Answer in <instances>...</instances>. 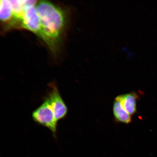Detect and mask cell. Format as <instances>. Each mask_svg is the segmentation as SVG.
Instances as JSON below:
<instances>
[{"label": "cell", "instance_id": "1", "mask_svg": "<svg viewBox=\"0 0 157 157\" xmlns=\"http://www.w3.org/2000/svg\"><path fill=\"white\" fill-rule=\"evenodd\" d=\"M36 8L40 22V38L55 52L65 25L64 13L59 7L49 1H40Z\"/></svg>", "mask_w": 157, "mask_h": 157}, {"label": "cell", "instance_id": "2", "mask_svg": "<svg viewBox=\"0 0 157 157\" xmlns=\"http://www.w3.org/2000/svg\"><path fill=\"white\" fill-rule=\"evenodd\" d=\"M44 99L42 103L33 111L32 118L35 123L48 129L56 137L58 122L48 100Z\"/></svg>", "mask_w": 157, "mask_h": 157}, {"label": "cell", "instance_id": "3", "mask_svg": "<svg viewBox=\"0 0 157 157\" xmlns=\"http://www.w3.org/2000/svg\"><path fill=\"white\" fill-rule=\"evenodd\" d=\"M50 90L45 98L48 100L58 122L65 118L67 115V106L63 99L58 88L55 83L49 85Z\"/></svg>", "mask_w": 157, "mask_h": 157}, {"label": "cell", "instance_id": "4", "mask_svg": "<svg viewBox=\"0 0 157 157\" xmlns=\"http://www.w3.org/2000/svg\"><path fill=\"white\" fill-rule=\"evenodd\" d=\"M21 26L40 38L42 31L40 20L35 6L25 8L21 19Z\"/></svg>", "mask_w": 157, "mask_h": 157}, {"label": "cell", "instance_id": "5", "mask_svg": "<svg viewBox=\"0 0 157 157\" xmlns=\"http://www.w3.org/2000/svg\"><path fill=\"white\" fill-rule=\"evenodd\" d=\"M115 99L120 102L123 109L129 114L133 115L136 112L137 96L136 94H123L118 96Z\"/></svg>", "mask_w": 157, "mask_h": 157}, {"label": "cell", "instance_id": "6", "mask_svg": "<svg viewBox=\"0 0 157 157\" xmlns=\"http://www.w3.org/2000/svg\"><path fill=\"white\" fill-rule=\"evenodd\" d=\"M0 18L1 21L7 23L9 27L15 26L17 24L10 1L1 0L0 1Z\"/></svg>", "mask_w": 157, "mask_h": 157}, {"label": "cell", "instance_id": "7", "mask_svg": "<svg viewBox=\"0 0 157 157\" xmlns=\"http://www.w3.org/2000/svg\"><path fill=\"white\" fill-rule=\"evenodd\" d=\"M113 112L115 118L120 122L128 124L132 120L131 115L124 110L120 102L116 99L113 103Z\"/></svg>", "mask_w": 157, "mask_h": 157}]
</instances>
